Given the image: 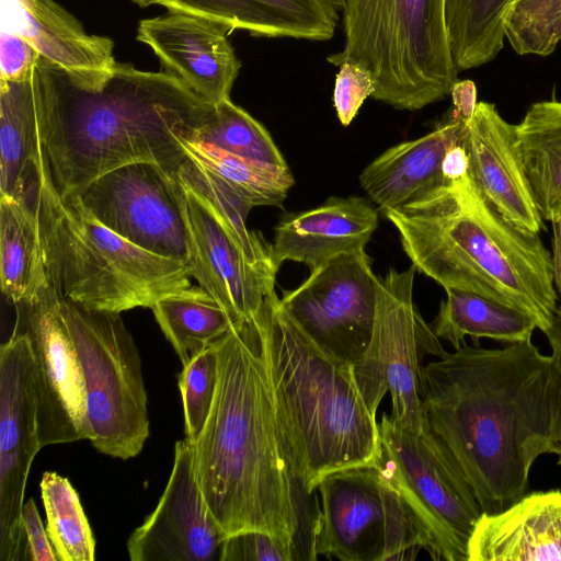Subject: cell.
<instances>
[{
	"label": "cell",
	"instance_id": "obj_1",
	"mask_svg": "<svg viewBox=\"0 0 561 561\" xmlns=\"http://www.w3.org/2000/svg\"><path fill=\"white\" fill-rule=\"evenodd\" d=\"M424 426L459 469L484 513L520 499L529 472L554 454L561 360L531 340L497 348L463 344L424 366Z\"/></svg>",
	"mask_w": 561,
	"mask_h": 561
},
{
	"label": "cell",
	"instance_id": "obj_2",
	"mask_svg": "<svg viewBox=\"0 0 561 561\" xmlns=\"http://www.w3.org/2000/svg\"><path fill=\"white\" fill-rule=\"evenodd\" d=\"M39 154L55 192L77 195L119 167L150 162L176 173L214 105L162 71L116 62L100 91L75 85L41 57L31 71Z\"/></svg>",
	"mask_w": 561,
	"mask_h": 561
},
{
	"label": "cell",
	"instance_id": "obj_3",
	"mask_svg": "<svg viewBox=\"0 0 561 561\" xmlns=\"http://www.w3.org/2000/svg\"><path fill=\"white\" fill-rule=\"evenodd\" d=\"M218 380L213 407L191 444L197 483L227 536L270 533L299 558L302 530L298 480L275 411L255 319L215 341Z\"/></svg>",
	"mask_w": 561,
	"mask_h": 561
},
{
	"label": "cell",
	"instance_id": "obj_4",
	"mask_svg": "<svg viewBox=\"0 0 561 561\" xmlns=\"http://www.w3.org/2000/svg\"><path fill=\"white\" fill-rule=\"evenodd\" d=\"M416 271L444 288L473 291L529 314L546 332L558 308L551 251L539 233L497 213L469 174L383 211Z\"/></svg>",
	"mask_w": 561,
	"mask_h": 561
},
{
	"label": "cell",
	"instance_id": "obj_5",
	"mask_svg": "<svg viewBox=\"0 0 561 561\" xmlns=\"http://www.w3.org/2000/svg\"><path fill=\"white\" fill-rule=\"evenodd\" d=\"M275 411L296 476L308 494L334 471L375 465L379 430L353 366L323 353L274 291L254 317Z\"/></svg>",
	"mask_w": 561,
	"mask_h": 561
},
{
	"label": "cell",
	"instance_id": "obj_6",
	"mask_svg": "<svg viewBox=\"0 0 561 561\" xmlns=\"http://www.w3.org/2000/svg\"><path fill=\"white\" fill-rule=\"evenodd\" d=\"M20 203L33 213L49 287L87 308L121 313L203 290L190 267L137 247L100 222L78 195L59 196L38 154Z\"/></svg>",
	"mask_w": 561,
	"mask_h": 561
},
{
	"label": "cell",
	"instance_id": "obj_7",
	"mask_svg": "<svg viewBox=\"0 0 561 561\" xmlns=\"http://www.w3.org/2000/svg\"><path fill=\"white\" fill-rule=\"evenodd\" d=\"M345 43L328 60L373 77L377 101L420 110L450 94L457 81L445 0H342Z\"/></svg>",
	"mask_w": 561,
	"mask_h": 561
},
{
	"label": "cell",
	"instance_id": "obj_8",
	"mask_svg": "<svg viewBox=\"0 0 561 561\" xmlns=\"http://www.w3.org/2000/svg\"><path fill=\"white\" fill-rule=\"evenodd\" d=\"M57 305L84 376L88 439L104 455L137 456L150 434L148 397L140 354L121 313L60 297Z\"/></svg>",
	"mask_w": 561,
	"mask_h": 561
},
{
	"label": "cell",
	"instance_id": "obj_9",
	"mask_svg": "<svg viewBox=\"0 0 561 561\" xmlns=\"http://www.w3.org/2000/svg\"><path fill=\"white\" fill-rule=\"evenodd\" d=\"M375 467L401 496L427 539L433 559L468 561V545L483 511L447 451L424 426L402 427L390 414L378 423Z\"/></svg>",
	"mask_w": 561,
	"mask_h": 561
},
{
	"label": "cell",
	"instance_id": "obj_10",
	"mask_svg": "<svg viewBox=\"0 0 561 561\" xmlns=\"http://www.w3.org/2000/svg\"><path fill=\"white\" fill-rule=\"evenodd\" d=\"M311 550L342 561L411 559L427 539L398 492L377 468L359 466L324 476Z\"/></svg>",
	"mask_w": 561,
	"mask_h": 561
},
{
	"label": "cell",
	"instance_id": "obj_11",
	"mask_svg": "<svg viewBox=\"0 0 561 561\" xmlns=\"http://www.w3.org/2000/svg\"><path fill=\"white\" fill-rule=\"evenodd\" d=\"M416 268H390L376 279V313L373 335L353 373L364 401L376 416L387 392L391 419L402 427L424 430L423 358L447 354L439 339L413 301Z\"/></svg>",
	"mask_w": 561,
	"mask_h": 561
},
{
	"label": "cell",
	"instance_id": "obj_12",
	"mask_svg": "<svg viewBox=\"0 0 561 561\" xmlns=\"http://www.w3.org/2000/svg\"><path fill=\"white\" fill-rule=\"evenodd\" d=\"M77 195L112 231L188 266L183 186L176 173L150 162L129 163L101 175Z\"/></svg>",
	"mask_w": 561,
	"mask_h": 561
},
{
	"label": "cell",
	"instance_id": "obj_13",
	"mask_svg": "<svg viewBox=\"0 0 561 561\" xmlns=\"http://www.w3.org/2000/svg\"><path fill=\"white\" fill-rule=\"evenodd\" d=\"M376 279L365 250L340 254L318 268L280 305L304 333L327 355L355 365L373 335Z\"/></svg>",
	"mask_w": 561,
	"mask_h": 561
},
{
	"label": "cell",
	"instance_id": "obj_14",
	"mask_svg": "<svg viewBox=\"0 0 561 561\" xmlns=\"http://www.w3.org/2000/svg\"><path fill=\"white\" fill-rule=\"evenodd\" d=\"M49 287L32 304L18 305L16 329L32 351L37 436L41 448L88 439L85 382L75 344Z\"/></svg>",
	"mask_w": 561,
	"mask_h": 561
},
{
	"label": "cell",
	"instance_id": "obj_15",
	"mask_svg": "<svg viewBox=\"0 0 561 561\" xmlns=\"http://www.w3.org/2000/svg\"><path fill=\"white\" fill-rule=\"evenodd\" d=\"M39 449L31 343L14 328L0 347V561L25 557V486Z\"/></svg>",
	"mask_w": 561,
	"mask_h": 561
},
{
	"label": "cell",
	"instance_id": "obj_16",
	"mask_svg": "<svg viewBox=\"0 0 561 561\" xmlns=\"http://www.w3.org/2000/svg\"><path fill=\"white\" fill-rule=\"evenodd\" d=\"M181 183L190 238L191 277L236 324L253 320L275 291L279 267L250 259L209 203Z\"/></svg>",
	"mask_w": 561,
	"mask_h": 561
},
{
	"label": "cell",
	"instance_id": "obj_17",
	"mask_svg": "<svg viewBox=\"0 0 561 561\" xmlns=\"http://www.w3.org/2000/svg\"><path fill=\"white\" fill-rule=\"evenodd\" d=\"M227 537L197 483L191 443L178 440L172 470L156 508L127 540L129 559L219 561Z\"/></svg>",
	"mask_w": 561,
	"mask_h": 561
},
{
	"label": "cell",
	"instance_id": "obj_18",
	"mask_svg": "<svg viewBox=\"0 0 561 561\" xmlns=\"http://www.w3.org/2000/svg\"><path fill=\"white\" fill-rule=\"evenodd\" d=\"M230 25L180 11L139 21L136 39L147 45L160 71L211 105L230 99L241 61L228 35Z\"/></svg>",
	"mask_w": 561,
	"mask_h": 561
},
{
	"label": "cell",
	"instance_id": "obj_19",
	"mask_svg": "<svg viewBox=\"0 0 561 561\" xmlns=\"http://www.w3.org/2000/svg\"><path fill=\"white\" fill-rule=\"evenodd\" d=\"M1 28L24 38L46 62L84 90L100 91L114 73V42L89 34L54 0H0Z\"/></svg>",
	"mask_w": 561,
	"mask_h": 561
},
{
	"label": "cell",
	"instance_id": "obj_20",
	"mask_svg": "<svg viewBox=\"0 0 561 561\" xmlns=\"http://www.w3.org/2000/svg\"><path fill=\"white\" fill-rule=\"evenodd\" d=\"M469 178L480 195L513 225L539 233L546 229L518 150L516 125L490 102H478L462 137Z\"/></svg>",
	"mask_w": 561,
	"mask_h": 561
},
{
	"label": "cell",
	"instance_id": "obj_21",
	"mask_svg": "<svg viewBox=\"0 0 561 561\" xmlns=\"http://www.w3.org/2000/svg\"><path fill=\"white\" fill-rule=\"evenodd\" d=\"M378 227V213L362 197H331L322 205L284 216L274 229L272 257L279 267L286 261L313 271L329 260L365 250Z\"/></svg>",
	"mask_w": 561,
	"mask_h": 561
},
{
	"label": "cell",
	"instance_id": "obj_22",
	"mask_svg": "<svg viewBox=\"0 0 561 561\" xmlns=\"http://www.w3.org/2000/svg\"><path fill=\"white\" fill-rule=\"evenodd\" d=\"M561 561V491L524 494L507 508L482 513L468 561Z\"/></svg>",
	"mask_w": 561,
	"mask_h": 561
},
{
	"label": "cell",
	"instance_id": "obj_23",
	"mask_svg": "<svg viewBox=\"0 0 561 561\" xmlns=\"http://www.w3.org/2000/svg\"><path fill=\"white\" fill-rule=\"evenodd\" d=\"M140 8L161 5L170 11L224 22L233 31L259 37H289L322 42L333 37L342 0H131Z\"/></svg>",
	"mask_w": 561,
	"mask_h": 561
},
{
	"label": "cell",
	"instance_id": "obj_24",
	"mask_svg": "<svg viewBox=\"0 0 561 561\" xmlns=\"http://www.w3.org/2000/svg\"><path fill=\"white\" fill-rule=\"evenodd\" d=\"M467 125L450 115L431 133L390 147L362 171V187L383 213L448 185L442 171L443 160Z\"/></svg>",
	"mask_w": 561,
	"mask_h": 561
},
{
	"label": "cell",
	"instance_id": "obj_25",
	"mask_svg": "<svg viewBox=\"0 0 561 561\" xmlns=\"http://www.w3.org/2000/svg\"><path fill=\"white\" fill-rule=\"evenodd\" d=\"M517 150L543 220L561 219V101L534 103L516 125Z\"/></svg>",
	"mask_w": 561,
	"mask_h": 561
},
{
	"label": "cell",
	"instance_id": "obj_26",
	"mask_svg": "<svg viewBox=\"0 0 561 561\" xmlns=\"http://www.w3.org/2000/svg\"><path fill=\"white\" fill-rule=\"evenodd\" d=\"M446 299L439 305L431 328L439 340L448 341L455 350L470 336L516 343L531 340L537 325L526 312L483 295L459 288H444Z\"/></svg>",
	"mask_w": 561,
	"mask_h": 561
},
{
	"label": "cell",
	"instance_id": "obj_27",
	"mask_svg": "<svg viewBox=\"0 0 561 561\" xmlns=\"http://www.w3.org/2000/svg\"><path fill=\"white\" fill-rule=\"evenodd\" d=\"M0 282L15 306L32 304L49 289L37 225L26 205L0 197Z\"/></svg>",
	"mask_w": 561,
	"mask_h": 561
},
{
	"label": "cell",
	"instance_id": "obj_28",
	"mask_svg": "<svg viewBox=\"0 0 561 561\" xmlns=\"http://www.w3.org/2000/svg\"><path fill=\"white\" fill-rule=\"evenodd\" d=\"M38 149L30 72L22 81L0 83V197L21 201Z\"/></svg>",
	"mask_w": 561,
	"mask_h": 561
},
{
	"label": "cell",
	"instance_id": "obj_29",
	"mask_svg": "<svg viewBox=\"0 0 561 561\" xmlns=\"http://www.w3.org/2000/svg\"><path fill=\"white\" fill-rule=\"evenodd\" d=\"M517 0H445V16L458 71L492 61L503 48L504 21Z\"/></svg>",
	"mask_w": 561,
	"mask_h": 561
},
{
	"label": "cell",
	"instance_id": "obj_30",
	"mask_svg": "<svg viewBox=\"0 0 561 561\" xmlns=\"http://www.w3.org/2000/svg\"><path fill=\"white\" fill-rule=\"evenodd\" d=\"M186 156L226 182L252 207H283L294 176L288 167L230 153L195 139L182 140Z\"/></svg>",
	"mask_w": 561,
	"mask_h": 561
},
{
	"label": "cell",
	"instance_id": "obj_31",
	"mask_svg": "<svg viewBox=\"0 0 561 561\" xmlns=\"http://www.w3.org/2000/svg\"><path fill=\"white\" fill-rule=\"evenodd\" d=\"M151 309L182 365L236 324L204 289L162 298Z\"/></svg>",
	"mask_w": 561,
	"mask_h": 561
},
{
	"label": "cell",
	"instance_id": "obj_32",
	"mask_svg": "<svg viewBox=\"0 0 561 561\" xmlns=\"http://www.w3.org/2000/svg\"><path fill=\"white\" fill-rule=\"evenodd\" d=\"M39 486L47 534L58 561H94L95 540L70 481L57 472L46 471Z\"/></svg>",
	"mask_w": 561,
	"mask_h": 561
},
{
	"label": "cell",
	"instance_id": "obj_33",
	"mask_svg": "<svg viewBox=\"0 0 561 561\" xmlns=\"http://www.w3.org/2000/svg\"><path fill=\"white\" fill-rule=\"evenodd\" d=\"M180 180L199 193L231 231L250 259L262 263H274L271 243L261 233L247 227L252 205L240 197L226 182L192 161L188 157L178 171Z\"/></svg>",
	"mask_w": 561,
	"mask_h": 561
},
{
	"label": "cell",
	"instance_id": "obj_34",
	"mask_svg": "<svg viewBox=\"0 0 561 561\" xmlns=\"http://www.w3.org/2000/svg\"><path fill=\"white\" fill-rule=\"evenodd\" d=\"M194 139L233 154L288 167L267 129L230 99L214 106L210 121Z\"/></svg>",
	"mask_w": 561,
	"mask_h": 561
},
{
	"label": "cell",
	"instance_id": "obj_35",
	"mask_svg": "<svg viewBox=\"0 0 561 561\" xmlns=\"http://www.w3.org/2000/svg\"><path fill=\"white\" fill-rule=\"evenodd\" d=\"M504 31L518 55L552 54L561 41V0H517Z\"/></svg>",
	"mask_w": 561,
	"mask_h": 561
},
{
	"label": "cell",
	"instance_id": "obj_36",
	"mask_svg": "<svg viewBox=\"0 0 561 561\" xmlns=\"http://www.w3.org/2000/svg\"><path fill=\"white\" fill-rule=\"evenodd\" d=\"M218 380V354L215 342L183 365L178 382L182 397L185 438L195 443L206 424Z\"/></svg>",
	"mask_w": 561,
	"mask_h": 561
},
{
	"label": "cell",
	"instance_id": "obj_37",
	"mask_svg": "<svg viewBox=\"0 0 561 561\" xmlns=\"http://www.w3.org/2000/svg\"><path fill=\"white\" fill-rule=\"evenodd\" d=\"M296 551L276 536L262 530H243L228 536L219 561H293Z\"/></svg>",
	"mask_w": 561,
	"mask_h": 561
},
{
	"label": "cell",
	"instance_id": "obj_38",
	"mask_svg": "<svg viewBox=\"0 0 561 561\" xmlns=\"http://www.w3.org/2000/svg\"><path fill=\"white\" fill-rule=\"evenodd\" d=\"M339 67L333 104L341 124L348 126L365 100L373 95L375 83L370 73L358 65L343 62Z\"/></svg>",
	"mask_w": 561,
	"mask_h": 561
},
{
	"label": "cell",
	"instance_id": "obj_39",
	"mask_svg": "<svg viewBox=\"0 0 561 561\" xmlns=\"http://www.w3.org/2000/svg\"><path fill=\"white\" fill-rule=\"evenodd\" d=\"M39 58L19 34L0 27V83L22 81Z\"/></svg>",
	"mask_w": 561,
	"mask_h": 561
},
{
	"label": "cell",
	"instance_id": "obj_40",
	"mask_svg": "<svg viewBox=\"0 0 561 561\" xmlns=\"http://www.w3.org/2000/svg\"><path fill=\"white\" fill-rule=\"evenodd\" d=\"M22 525L25 535V559L31 561H58L33 499L24 503Z\"/></svg>",
	"mask_w": 561,
	"mask_h": 561
},
{
	"label": "cell",
	"instance_id": "obj_41",
	"mask_svg": "<svg viewBox=\"0 0 561 561\" xmlns=\"http://www.w3.org/2000/svg\"><path fill=\"white\" fill-rule=\"evenodd\" d=\"M451 116L465 123H469L473 116L477 102V88L471 80L456 81L451 92Z\"/></svg>",
	"mask_w": 561,
	"mask_h": 561
},
{
	"label": "cell",
	"instance_id": "obj_42",
	"mask_svg": "<svg viewBox=\"0 0 561 561\" xmlns=\"http://www.w3.org/2000/svg\"><path fill=\"white\" fill-rule=\"evenodd\" d=\"M463 134L461 138L447 150L443 160L442 171L448 185L458 182L468 175L469 161L467 151L462 144Z\"/></svg>",
	"mask_w": 561,
	"mask_h": 561
},
{
	"label": "cell",
	"instance_id": "obj_43",
	"mask_svg": "<svg viewBox=\"0 0 561 561\" xmlns=\"http://www.w3.org/2000/svg\"><path fill=\"white\" fill-rule=\"evenodd\" d=\"M552 271L553 284L561 299V219L552 222Z\"/></svg>",
	"mask_w": 561,
	"mask_h": 561
},
{
	"label": "cell",
	"instance_id": "obj_44",
	"mask_svg": "<svg viewBox=\"0 0 561 561\" xmlns=\"http://www.w3.org/2000/svg\"><path fill=\"white\" fill-rule=\"evenodd\" d=\"M554 455H557L558 465L561 466V424H560L558 436H557Z\"/></svg>",
	"mask_w": 561,
	"mask_h": 561
}]
</instances>
